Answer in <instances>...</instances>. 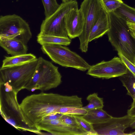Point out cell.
Masks as SVG:
<instances>
[{
	"label": "cell",
	"instance_id": "cell-1",
	"mask_svg": "<svg viewBox=\"0 0 135 135\" xmlns=\"http://www.w3.org/2000/svg\"><path fill=\"white\" fill-rule=\"evenodd\" d=\"M25 123L35 133H38L36 125L46 117L57 113L64 107H82V98L77 95L67 96L42 92L27 96L20 104Z\"/></svg>",
	"mask_w": 135,
	"mask_h": 135
},
{
	"label": "cell",
	"instance_id": "cell-2",
	"mask_svg": "<svg viewBox=\"0 0 135 135\" xmlns=\"http://www.w3.org/2000/svg\"><path fill=\"white\" fill-rule=\"evenodd\" d=\"M109 41L118 52L135 65V39L131 34L127 22L114 12L108 13Z\"/></svg>",
	"mask_w": 135,
	"mask_h": 135
},
{
	"label": "cell",
	"instance_id": "cell-3",
	"mask_svg": "<svg viewBox=\"0 0 135 135\" xmlns=\"http://www.w3.org/2000/svg\"><path fill=\"white\" fill-rule=\"evenodd\" d=\"M0 85V110L2 116L17 129L32 132L23 119L17 100L18 93L7 83Z\"/></svg>",
	"mask_w": 135,
	"mask_h": 135
},
{
	"label": "cell",
	"instance_id": "cell-4",
	"mask_svg": "<svg viewBox=\"0 0 135 135\" xmlns=\"http://www.w3.org/2000/svg\"><path fill=\"white\" fill-rule=\"evenodd\" d=\"M38 58L34 74L25 89L29 91L39 90L44 91L57 88L62 82L58 67L41 57Z\"/></svg>",
	"mask_w": 135,
	"mask_h": 135
},
{
	"label": "cell",
	"instance_id": "cell-5",
	"mask_svg": "<svg viewBox=\"0 0 135 135\" xmlns=\"http://www.w3.org/2000/svg\"><path fill=\"white\" fill-rule=\"evenodd\" d=\"M38 58L22 65L0 69V84L7 83L17 93L25 89L31 80Z\"/></svg>",
	"mask_w": 135,
	"mask_h": 135
},
{
	"label": "cell",
	"instance_id": "cell-6",
	"mask_svg": "<svg viewBox=\"0 0 135 135\" xmlns=\"http://www.w3.org/2000/svg\"><path fill=\"white\" fill-rule=\"evenodd\" d=\"M41 49L42 52L53 61L62 66L85 71L88 70L91 66L76 52L62 45L46 44L41 46Z\"/></svg>",
	"mask_w": 135,
	"mask_h": 135
},
{
	"label": "cell",
	"instance_id": "cell-7",
	"mask_svg": "<svg viewBox=\"0 0 135 135\" xmlns=\"http://www.w3.org/2000/svg\"><path fill=\"white\" fill-rule=\"evenodd\" d=\"M32 37L28 23L14 14L0 16V39H15L27 45Z\"/></svg>",
	"mask_w": 135,
	"mask_h": 135
},
{
	"label": "cell",
	"instance_id": "cell-8",
	"mask_svg": "<svg viewBox=\"0 0 135 135\" xmlns=\"http://www.w3.org/2000/svg\"><path fill=\"white\" fill-rule=\"evenodd\" d=\"M78 3L76 0L62 2L53 14L43 21L39 33L45 35L68 37L65 26V16L71 10L78 8Z\"/></svg>",
	"mask_w": 135,
	"mask_h": 135
},
{
	"label": "cell",
	"instance_id": "cell-9",
	"mask_svg": "<svg viewBox=\"0 0 135 135\" xmlns=\"http://www.w3.org/2000/svg\"><path fill=\"white\" fill-rule=\"evenodd\" d=\"M80 9L85 20L83 32L78 37L80 42V49L82 52H86L91 30L104 8L100 0H84Z\"/></svg>",
	"mask_w": 135,
	"mask_h": 135
},
{
	"label": "cell",
	"instance_id": "cell-10",
	"mask_svg": "<svg viewBox=\"0 0 135 135\" xmlns=\"http://www.w3.org/2000/svg\"><path fill=\"white\" fill-rule=\"evenodd\" d=\"M127 70V67L122 60L115 56L110 60L103 61L91 66L86 74L94 78L108 79L122 76Z\"/></svg>",
	"mask_w": 135,
	"mask_h": 135
},
{
	"label": "cell",
	"instance_id": "cell-11",
	"mask_svg": "<svg viewBox=\"0 0 135 135\" xmlns=\"http://www.w3.org/2000/svg\"><path fill=\"white\" fill-rule=\"evenodd\" d=\"M135 119L127 115L120 117H112L104 122L92 124L98 135H128L124 131Z\"/></svg>",
	"mask_w": 135,
	"mask_h": 135
},
{
	"label": "cell",
	"instance_id": "cell-12",
	"mask_svg": "<svg viewBox=\"0 0 135 135\" xmlns=\"http://www.w3.org/2000/svg\"><path fill=\"white\" fill-rule=\"evenodd\" d=\"M85 20L83 13L78 8L73 9L66 15L65 26L68 36L72 39L82 33Z\"/></svg>",
	"mask_w": 135,
	"mask_h": 135
},
{
	"label": "cell",
	"instance_id": "cell-13",
	"mask_svg": "<svg viewBox=\"0 0 135 135\" xmlns=\"http://www.w3.org/2000/svg\"><path fill=\"white\" fill-rule=\"evenodd\" d=\"M60 118L43 120L36 125V128L38 133L44 131L53 135H78L75 131L63 123Z\"/></svg>",
	"mask_w": 135,
	"mask_h": 135
},
{
	"label": "cell",
	"instance_id": "cell-14",
	"mask_svg": "<svg viewBox=\"0 0 135 135\" xmlns=\"http://www.w3.org/2000/svg\"><path fill=\"white\" fill-rule=\"evenodd\" d=\"M109 28L108 14L104 9L99 17L91 29L89 36V42L102 37L107 33Z\"/></svg>",
	"mask_w": 135,
	"mask_h": 135
},
{
	"label": "cell",
	"instance_id": "cell-15",
	"mask_svg": "<svg viewBox=\"0 0 135 135\" xmlns=\"http://www.w3.org/2000/svg\"><path fill=\"white\" fill-rule=\"evenodd\" d=\"M0 46L11 56L26 54L28 51L27 45L15 39H0Z\"/></svg>",
	"mask_w": 135,
	"mask_h": 135
},
{
	"label": "cell",
	"instance_id": "cell-16",
	"mask_svg": "<svg viewBox=\"0 0 135 135\" xmlns=\"http://www.w3.org/2000/svg\"><path fill=\"white\" fill-rule=\"evenodd\" d=\"M37 58L31 53L26 54L11 56H5L1 68L19 65L33 61Z\"/></svg>",
	"mask_w": 135,
	"mask_h": 135
},
{
	"label": "cell",
	"instance_id": "cell-17",
	"mask_svg": "<svg viewBox=\"0 0 135 135\" xmlns=\"http://www.w3.org/2000/svg\"><path fill=\"white\" fill-rule=\"evenodd\" d=\"M82 116L86 120L92 124L104 122L112 117L103 108L94 109L88 110L86 114Z\"/></svg>",
	"mask_w": 135,
	"mask_h": 135
},
{
	"label": "cell",
	"instance_id": "cell-18",
	"mask_svg": "<svg viewBox=\"0 0 135 135\" xmlns=\"http://www.w3.org/2000/svg\"><path fill=\"white\" fill-rule=\"evenodd\" d=\"M37 41L41 46L46 44H57L68 46L71 43L69 37H64L55 36L45 35L39 33L37 36Z\"/></svg>",
	"mask_w": 135,
	"mask_h": 135
},
{
	"label": "cell",
	"instance_id": "cell-19",
	"mask_svg": "<svg viewBox=\"0 0 135 135\" xmlns=\"http://www.w3.org/2000/svg\"><path fill=\"white\" fill-rule=\"evenodd\" d=\"M119 79L127 89V94L135 100V75L128 68L127 72Z\"/></svg>",
	"mask_w": 135,
	"mask_h": 135
},
{
	"label": "cell",
	"instance_id": "cell-20",
	"mask_svg": "<svg viewBox=\"0 0 135 135\" xmlns=\"http://www.w3.org/2000/svg\"><path fill=\"white\" fill-rule=\"evenodd\" d=\"M114 12L126 22L135 23V8L123 3Z\"/></svg>",
	"mask_w": 135,
	"mask_h": 135
},
{
	"label": "cell",
	"instance_id": "cell-21",
	"mask_svg": "<svg viewBox=\"0 0 135 135\" xmlns=\"http://www.w3.org/2000/svg\"><path fill=\"white\" fill-rule=\"evenodd\" d=\"M60 119L63 123L75 131L78 135H88L81 127L73 115L63 114Z\"/></svg>",
	"mask_w": 135,
	"mask_h": 135
},
{
	"label": "cell",
	"instance_id": "cell-22",
	"mask_svg": "<svg viewBox=\"0 0 135 135\" xmlns=\"http://www.w3.org/2000/svg\"><path fill=\"white\" fill-rule=\"evenodd\" d=\"M86 99L89 103L83 107L87 111L94 109L103 108L104 107L103 99L98 97L97 93L89 95Z\"/></svg>",
	"mask_w": 135,
	"mask_h": 135
},
{
	"label": "cell",
	"instance_id": "cell-23",
	"mask_svg": "<svg viewBox=\"0 0 135 135\" xmlns=\"http://www.w3.org/2000/svg\"><path fill=\"white\" fill-rule=\"evenodd\" d=\"M45 9V18H47L53 14L59 8V4L56 0H41Z\"/></svg>",
	"mask_w": 135,
	"mask_h": 135
},
{
	"label": "cell",
	"instance_id": "cell-24",
	"mask_svg": "<svg viewBox=\"0 0 135 135\" xmlns=\"http://www.w3.org/2000/svg\"><path fill=\"white\" fill-rule=\"evenodd\" d=\"M82 128L88 135H97L91 124L84 119L82 115H73Z\"/></svg>",
	"mask_w": 135,
	"mask_h": 135
},
{
	"label": "cell",
	"instance_id": "cell-25",
	"mask_svg": "<svg viewBox=\"0 0 135 135\" xmlns=\"http://www.w3.org/2000/svg\"><path fill=\"white\" fill-rule=\"evenodd\" d=\"M87 111L82 107H64L60 108L57 113L63 114L83 115L86 114Z\"/></svg>",
	"mask_w": 135,
	"mask_h": 135
},
{
	"label": "cell",
	"instance_id": "cell-26",
	"mask_svg": "<svg viewBox=\"0 0 135 135\" xmlns=\"http://www.w3.org/2000/svg\"><path fill=\"white\" fill-rule=\"evenodd\" d=\"M104 10L109 13L114 12L123 3L122 0H100Z\"/></svg>",
	"mask_w": 135,
	"mask_h": 135
},
{
	"label": "cell",
	"instance_id": "cell-27",
	"mask_svg": "<svg viewBox=\"0 0 135 135\" xmlns=\"http://www.w3.org/2000/svg\"><path fill=\"white\" fill-rule=\"evenodd\" d=\"M118 54L128 68L135 75V65L120 53L118 52Z\"/></svg>",
	"mask_w": 135,
	"mask_h": 135
},
{
	"label": "cell",
	"instance_id": "cell-28",
	"mask_svg": "<svg viewBox=\"0 0 135 135\" xmlns=\"http://www.w3.org/2000/svg\"><path fill=\"white\" fill-rule=\"evenodd\" d=\"M63 115V114L60 113L53 114L45 117L42 120H50L56 119L60 118Z\"/></svg>",
	"mask_w": 135,
	"mask_h": 135
},
{
	"label": "cell",
	"instance_id": "cell-29",
	"mask_svg": "<svg viewBox=\"0 0 135 135\" xmlns=\"http://www.w3.org/2000/svg\"><path fill=\"white\" fill-rule=\"evenodd\" d=\"M127 23L131 35L135 39V23L128 22H127Z\"/></svg>",
	"mask_w": 135,
	"mask_h": 135
},
{
	"label": "cell",
	"instance_id": "cell-30",
	"mask_svg": "<svg viewBox=\"0 0 135 135\" xmlns=\"http://www.w3.org/2000/svg\"><path fill=\"white\" fill-rule=\"evenodd\" d=\"M127 113L129 116L135 118V106L132 107L128 109Z\"/></svg>",
	"mask_w": 135,
	"mask_h": 135
},
{
	"label": "cell",
	"instance_id": "cell-31",
	"mask_svg": "<svg viewBox=\"0 0 135 135\" xmlns=\"http://www.w3.org/2000/svg\"><path fill=\"white\" fill-rule=\"evenodd\" d=\"M130 127L132 129H135V119L130 124Z\"/></svg>",
	"mask_w": 135,
	"mask_h": 135
},
{
	"label": "cell",
	"instance_id": "cell-32",
	"mask_svg": "<svg viewBox=\"0 0 135 135\" xmlns=\"http://www.w3.org/2000/svg\"><path fill=\"white\" fill-rule=\"evenodd\" d=\"M135 106V100H133V102L132 103L131 107H134Z\"/></svg>",
	"mask_w": 135,
	"mask_h": 135
},
{
	"label": "cell",
	"instance_id": "cell-33",
	"mask_svg": "<svg viewBox=\"0 0 135 135\" xmlns=\"http://www.w3.org/2000/svg\"><path fill=\"white\" fill-rule=\"evenodd\" d=\"M135 135V131L132 132L130 133H128V135Z\"/></svg>",
	"mask_w": 135,
	"mask_h": 135
},
{
	"label": "cell",
	"instance_id": "cell-34",
	"mask_svg": "<svg viewBox=\"0 0 135 135\" xmlns=\"http://www.w3.org/2000/svg\"><path fill=\"white\" fill-rule=\"evenodd\" d=\"M62 2H65L70 1L71 0H61Z\"/></svg>",
	"mask_w": 135,
	"mask_h": 135
}]
</instances>
